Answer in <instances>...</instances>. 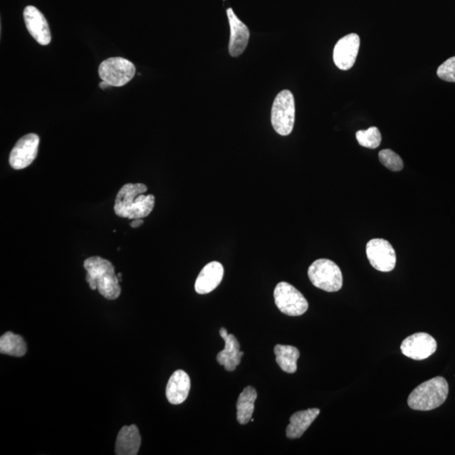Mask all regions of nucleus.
Masks as SVG:
<instances>
[{"label":"nucleus","instance_id":"obj_23","mask_svg":"<svg viewBox=\"0 0 455 455\" xmlns=\"http://www.w3.org/2000/svg\"><path fill=\"white\" fill-rule=\"evenodd\" d=\"M381 164L392 172H401L403 169V160L399 155L390 150H381L379 154Z\"/></svg>","mask_w":455,"mask_h":455},{"label":"nucleus","instance_id":"obj_21","mask_svg":"<svg viewBox=\"0 0 455 455\" xmlns=\"http://www.w3.org/2000/svg\"><path fill=\"white\" fill-rule=\"evenodd\" d=\"M0 352L21 357L26 352V344L21 335L8 332L0 338Z\"/></svg>","mask_w":455,"mask_h":455},{"label":"nucleus","instance_id":"obj_13","mask_svg":"<svg viewBox=\"0 0 455 455\" xmlns=\"http://www.w3.org/2000/svg\"><path fill=\"white\" fill-rule=\"evenodd\" d=\"M24 20L29 33L40 45L47 46L51 43V32L48 23L38 9L27 6L24 10Z\"/></svg>","mask_w":455,"mask_h":455},{"label":"nucleus","instance_id":"obj_20","mask_svg":"<svg viewBox=\"0 0 455 455\" xmlns=\"http://www.w3.org/2000/svg\"><path fill=\"white\" fill-rule=\"evenodd\" d=\"M276 362L281 370L288 374L297 371V361L300 356L298 348L289 345H277L274 347Z\"/></svg>","mask_w":455,"mask_h":455},{"label":"nucleus","instance_id":"obj_19","mask_svg":"<svg viewBox=\"0 0 455 455\" xmlns=\"http://www.w3.org/2000/svg\"><path fill=\"white\" fill-rule=\"evenodd\" d=\"M257 398L256 389L247 386L239 397L237 407V420L239 424H247L251 420L255 410V402Z\"/></svg>","mask_w":455,"mask_h":455},{"label":"nucleus","instance_id":"obj_14","mask_svg":"<svg viewBox=\"0 0 455 455\" xmlns=\"http://www.w3.org/2000/svg\"><path fill=\"white\" fill-rule=\"evenodd\" d=\"M219 334L224 340L225 346L224 350L218 354L217 361L227 371H234L240 365L244 355V352L240 350L241 345L234 335L228 333L226 329H220Z\"/></svg>","mask_w":455,"mask_h":455},{"label":"nucleus","instance_id":"obj_12","mask_svg":"<svg viewBox=\"0 0 455 455\" xmlns=\"http://www.w3.org/2000/svg\"><path fill=\"white\" fill-rule=\"evenodd\" d=\"M231 38H229V52L233 58L241 56L247 48L250 39V31L246 24L239 19L231 8L227 10Z\"/></svg>","mask_w":455,"mask_h":455},{"label":"nucleus","instance_id":"obj_25","mask_svg":"<svg viewBox=\"0 0 455 455\" xmlns=\"http://www.w3.org/2000/svg\"><path fill=\"white\" fill-rule=\"evenodd\" d=\"M144 224V220L142 219H133V221L130 223V226L132 228H140L142 225Z\"/></svg>","mask_w":455,"mask_h":455},{"label":"nucleus","instance_id":"obj_6","mask_svg":"<svg viewBox=\"0 0 455 455\" xmlns=\"http://www.w3.org/2000/svg\"><path fill=\"white\" fill-rule=\"evenodd\" d=\"M276 305L282 313L289 316H300L305 313L309 303L305 296L286 282L278 283L274 289Z\"/></svg>","mask_w":455,"mask_h":455},{"label":"nucleus","instance_id":"obj_5","mask_svg":"<svg viewBox=\"0 0 455 455\" xmlns=\"http://www.w3.org/2000/svg\"><path fill=\"white\" fill-rule=\"evenodd\" d=\"M272 125L281 136L291 135L296 122V101L291 91L279 92L272 108Z\"/></svg>","mask_w":455,"mask_h":455},{"label":"nucleus","instance_id":"obj_8","mask_svg":"<svg viewBox=\"0 0 455 455\" xmlns=\"http://www.w3.org/2000/svg\"><path fill=\"white\" fill-rule=\"evenodd\" d=\"M366 254L372 266L380 272H392L397 263V254L393 246L384 239H374L369 241Z\"/></svg>","mask_w":455,"mask_h":455},{"label":"nucleus","instance_id":"obj_9","mask_svg":"<svg viewBox=\"0 0 455 455\" xmlns=\"http://www.w3.org/2000/svg\"><path fill=\"white\" fill-rule=\"evenodd\" d=\"M40 139L35 133H29L18 141L11 152V167L15 169H22L34 162L38 155Z\"/></svg>","mask_w":455,"mask_h":455},{"label":"nucleus","instance_id":"obj_11","mask_svg":"<svg viewBox=\"0 0 455 455\" xmlns=\"http://www.w3.org/2000/svg\"><path fill=\"white\" fill-rule=\"evenodd\" d=\"M360 38L355 33L348 34L340 39L333 51V61L340 70H350L356 62Z\"/></svg>","mask_w":455,"mask_h":455},{"label":"nucleus","instance_id":"obj_7","mask_svg":"<svg viewBox=\"0 0 455 455\" xmlns=\"http://www.w3.org/2000/svg\"><path fill=\"white\" fill-rule=\"evenodd\" d=\"M135 64L126 58H110L100 63L99 75L111 86L121 87L127 84L135 77Z\"/></svg>","mask_w":455,"mask_h":455},{"label":"nucleus","instance_id":"obj_18","mask_svg":"<svg viewBox=\"0 0 455 455\" xmlns=\"http://www.w3.org/2000/svg\"><path fill=\"white\" fill-rule=\"evenodd\" d=\"M320 412L319 409L312 408L294 413L291 417V424L287 427L288 438L291 439L300 438L309 429L312 422L320 415Z\"/></svg>","mask_w":455,"mask_h":455},{"label":"nucleus","instance_id":"obj_3","mask_svg":"<svg viewBox=\"0 0 455 455\" xmlns=\"http://www.w3.org/2000/svg\"><path fill=\"white\" fill-rule=\"evenodd\" d=\"M449 385L443 377L426 381L418 385L408 398V406L412 410L431 411L443 404L448 397Z\"/></svg>","mask_w":455,"mask_h":455},{"label":"nucleus","instance_id":"obj_22","mask_svg":"<svg viewBox=\"0 0 455 455\" xmlns=\"http://www.w3.org/2000/svg\"><path fill=\"white\" fill-rule=\"evenodd\" d=\"M356 137L358 144L369 149L378 148L382 140L379 128L376 127H371L367 130L357 131Z\"/></svg>","mask_w":455,"mask_h":455},{"label":"nucleus","instance_id":"obj_17","mask_svg":"<svg viewBox=\"0 0 455 455\" xmlns=\"http://www.w3.org/2000/svg\"><path fill=\"white\" fill-rule=\"evenodd\" d=\"M141 445L140 431L136 425L124 426L117 435V455H136Z\"/></svg>","mask_w":455,"mask_h":455},{"label":"nucleus","instance_id":"obj_27","mask_svg":"<svg viewBox=\"0 0 455 455\" xmlns=\"http://www.w3.org/2000/svg\"><path fill=\"white\" fill-rule=\"evenodd\" d=\"M117 278L119 279V281L121 282L122 281V273H121L117 274Z\"/></svg>","mask_w":455,"mask_h":455},{"label":"nucleus","instance_id":"obj_4","mask_svg":"<svg viewBox=\"0 0 455 455\" xmlns=\"http://www.w3.org/2000/svg\"><path fill=\"white\" fill-rule=\"evenodd\" d=\"M308 275L312 284L324 291L338 292L342 287V271L333 261L319 259L314 261L308 270Z\"/></svg>","mask_w":455,"mask_h":455},{"label":"nucleus","instance_id":"obj_15","mask_svg":"<svg viewBox=\"0 0 455 455\" xmlns=\"http://www.w3.org/2000/svg\"><path fill=\"white\" fill-rule=\"evenodd\" d=\"M224 273V266L218 261H212L206 265L196 280V292L206 294L214 291L222 282Z\"/></svg>","mask_w":455,"mask_h":455},{"label":"nucleus","instance_id":"obj_2","mask_svg":"<svg viewBox=\"0 0 455 455\" xmlns=\"http://www.w3.org/2000/svg\"><path fill=\"white\" fill-rule=\"evenodd\" d=\"M86 282L91 291H98L104 298L113 300L120 296L122 288L111 261L100 256H91L84 263Z\"/></svg>","mask_w":455,"mask_h":455},{"label":"nucleus","instance_id":"obj_16","mask_svg":"<svg viewBox=\"0 0 455 455\" xmlns=\"http://www.w3.org/2000/svg\"><path fill=\"white\" fill-rule=\"evenodd\" d=\"M191 389L190 377L185 371L177 370L171 376L167 386V397L169 403L180 404L186 401Z\"/></svg>","mask_w":455,"mask_h":455},{"label":"nucleus","instance_id":"obj_24","mask_svg":"<svg viewBox=\"0 0 455 455\" xmlns=\"http://www.w3.org/2000/svg\"><path fill=\"white\" fill-rule=\"evenodd\" d=\"M436 75L441 80L447 82H455V57H452L441 64L436 70Z\"/></svg>","mask_w":455,"mask_h":455},{"label":"nucleus","instance_id":"obj_10","mask_svg":"<svg viewBox=\"0 0 455 455\" xmlns=\"http://www.w3.org/2000/svg\"><path fill=\"white\" fill-rule=\"evenodd\" d=\"M436 340L429 334L416 333L404 340L401 350L404 356L414 360H424L436 350Z\"/></svg>","mask_w":455,"mask_h":455},{"label":"nucleus","instance_id":"obj_26","mask_svg":"<svg viewBox=\"0 0 455 455\" xmlns=\"http://www.w3.org/2000/svg\"><path fill=\"white\" fill-rule=\"evenodd\" d=\"M110 86H111V85H110L108 84V82H105V81H103V82H101V83H100V89H103V90L108 89V87H110Z\"/></svg>","mask_w":455,"mask_h":455},{"label":"nucleus","instance_id":"obj_1","mask_svg":"<svg viewBox=\"0 0 455 455\" xmlns=\"http://www.w3.org/2000/svg\"><path fill=\"white\" fill-rule=\"evenodd\" d=\"M148 190L145 184L128 183L118 192L115 200L114 211L118 217L130 219L148 217L155 204L154 195H145Z\"/></svg>","mask_w":455,"mask_h":455}]
</instances>
